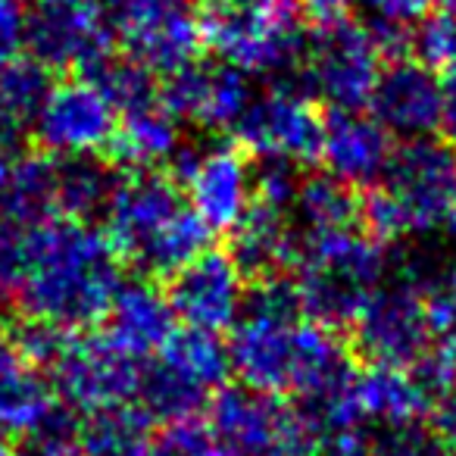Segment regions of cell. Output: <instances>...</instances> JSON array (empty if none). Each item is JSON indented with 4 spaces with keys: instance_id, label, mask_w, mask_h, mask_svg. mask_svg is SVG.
<instances>
[{
    "instance_id": "6da1fadb",
    "label": "cell",
    "mask_w": 456,
    "mask_h": 456,
    "mask_svg": "<svg viewBox=\"0 0 456 456\" xmlns=\"http://www.w3.org/2000/svg\"><path fill=\"white\" fill-rule=\"evenodd\" d=\"M32 273L20 291L22 316L47 319L69 331L103 322L122 285V260L103 228L51 219L32 228Z\"/></svg>"
},
{
    "instance_id": "7a4b0ae2",
    "label": "cell",
    "mask_w": 456,
    "mask_h": 456,
    "mask_svg": "<svg viewBox=\"0 0 456 456\" xmlns=\"http://www.w3.org/2000/svg\"><path fill=\"white\" fill-rule=\"evenodd\" d=\"M203 47L248 76H297L304 60L297 0H219L200 16Z\"/></svg>"
},
{
    "instance_id": "3957f363",
    "label": "cell",
    "mask_w": 456,
    "mask_h": 456,
    "mask_svg": "<svg viewBox=\"0 0 456 456\" xmlns=\"http://www.w3.org/2000/svg\"><path fill=\"white\" fill-rule=\"evenodd\" d=\"M209 428L225 456H319L322 441L275 394L225 385L209 400Z\"/></svg>"
},
{
    "instance_id": "277c9868",
    "label": "cell",
    "mask_w": 456,
    "mask_h": 456,
    "mask_svg": "<svg viewBox=\"0 0 456 456\" xmlns=\"http://www.w3.org/2000/svg\"><path fill=\"white\" fill-rule=\"evenodd\" d=\"M381 76V53L366 26L338 20L316 26L304 47L297 69V85L306 97L331 103L335 110L360 113Z\"/></svg>"
},
{
    "instance_id": "5b68a950",
    "label": "cell",
    "mask_w": 456,
    "mask_h": 456,
    "mask_svg": "<svg viewBox=\"0 0 456 456\" xmlns=\"http://www.w3.org/2000/svg\"><path fill=\"white\" fill-rule=\"evenodd\" d=\"M26 47L51 72L72 69L91 78L116 57V32L103 0H32Z\"/></svg>"
},
{
    "instance_id": "8992f818",
    "label": "cell",
    "mask_w": 456,
    "mask_h": 456,
    "mask_svg": "<svg viewBox=\"0 0 456 456\" xmlns=\"http://www.w3.org/2000/svg\"><path fill=\"white\" fill-rule=\"evenodd\" d=\"M381 178L403 209L410 235L456 232V147L450 141H403Z\"/></svg>"
},
{
    "instance_id": "52a82bcc",
    "label": "cell",
    "mask_w": 456,
    "mask_h": 456,
    "mask_svg": "<svg viewBox=\"0 0 456 456\" xmlns=\"http://www.w3.org/2000/svg\"><path fill=\"white\" fill-rule=\"evenodd\" d=\"M107 13L128 60L153 76H172L203 51L200 16L184 0H110Z\"/></svg>"
},
{
    "instance_id": "ba28073f",
    "label": "cell",
    "mask_w": 456,
    "mask_h": 456,
    "mask_svg": "<svg viewBox=\"0 0 456 456\" xmlns=\"http://www.w3.org/2000/svg\"><path fill=\"white\" fill-rule=\"evenodd\" d=\"M344 341L362 366L410 369L435 344L422 294L403 285L385 291L379 288L360 319L347 329Z\"/></svg>"
},
{
    "instance_id": "9c48e42d",
    "label": "cell",
    "mask_w": 456,
    "mask_h": 456,
    "mask_svg": "<svg viewBox=\"0 0 456 456\" xmlns=\"http://www.w3.org/2000/svg\"><path fill=\"white\" fill-rule=\"evenodd\" d=\"M235 144L250 157H285L297 166H310L322 159L325 113L304 91L279 85L250 101L248 113L235 126Z\"/></svg>"
},
{
    "instance_id": "30bf717a",
    "label": "cell",
    "mask_w": 456,
    "mask_h": 456,
    "mask_svg": "<svg viewBox=\"0 0 456 456\" xmlns=\"http://www.w3.org/2000/svg\"><path fill=\"white\" fill-rule=\"evenodd\" d=\"M141 360L119 350L107 335H76L51 369V391L76 412L122 406L138 394Z\"/></svg>"
},
{
    "instance_id": "8fae6325",
    "label": "cell",
    "mask_w": 456,
    "mask_h": 456,
    "mask_svg": "<svg viewBox=\"0 0 456 456\" xmlns=\"http://www.w3.org/2000/svg\"><path fill=\"white\" fill-rule=\"evenodd\" d=\"M32 126L45 153L76 157V153L107 151L119 122L107 97L91 82L76 78V82L53 85Z\"/></svg>"
},
{
    "instance_id": "7c38bea8",
    "label": "cell",
    "mask_w": 456,
    "mask_h": 456,
    "mask_svg": "<svg viewBox=\"0 0 456 456\" xmlns=\"http://www.w3.org/2000/svg\"><path fill=\"white\" fill-rule=\"evenodd\" d=\"M250 101V76L228 63H191L159 82V107L172 119H191L216 132H235Z\"/></svg>"
},
{
    "instance_id": "4fadbf2b",
    "label": "cell",
    "mask_w": 456,
    "mask_h": 456,
    "mask_svg": "<svg viewBox=\"0 0 456 456\" xmlns=\"http://www.w3.org/2000/svg\"><path fill=\"white\" fill-rule=\"evenodd\" d=\"M182 209L184 191L166 172H122L113 200L103 213V235L110 238L122 266H128L132 256Z\"/></svg>"
},
{
    "instance_id": "5bb4252c",
    "label": "cell",
    "mask_w": 456,
    "mask_h": 456,
    "mask_svg": "<svg viewBox=\"0 0 456 456\" xmlns=\"http://www.w3.org/2000/svg\"><path fill=\"white\" fill-rule=\"evenodd\" d=\"M166 297L175 313L191 329L225 331L238 322L244 300V279L225 250H207L191 266L175 273L166 281Z\"/></svg>"
},
{
    "instance_id": "9a60e30c",
    "label": "cell",
    "mask_w": 456,
    "mask_h": 456,
    "mask_svg": "<svg viewBox=\"0 0 456 456\" xmlns=\"http://www.w3.org/2000/svg\"><path fill=\"white\" fill-rule=\"evenodd\" d=\"M369 107H372V119L387 134H397L403 141L431 138L441 128L444 85L416 60H394L381 66Z\"/></svg>"
},
{
    "instance_id": "2e32d148",
    "label": "cell",
    "mask_w": 456,
    "mask_h": 456,
    "mask_svg": "<svg viewBox=\"0 0 456 456\" xmlns=\"http://www.w3.org/2000/svg\"><path fill=\"white\" fill-rule=\"evenodd\" d=\"M184 191L194 203L191 209L213 232H232L254 200L250 153L241 144L209 147Z\"/></svg>"
},
{
    "instance_id": "e0dca14e",
    "label": "cell",
    "mask_w": 456,
    "mask_h": 456,
    "mask_svg": "<svg viewBox=\"0 0 456 456\" xmlns=\"http://www.w3.org/2000/svg\"><path fill=\"white\" fill-rule=\"evenodd\" d=\"M103 322H107L103 335L116 347L126 350L134 360H147V356L159 354L172 338L175 313H172L169 297L157 281L132 275V279H122Z\"/></svg>"
},
{
    "instance_id": "ac0fdd59",
    "label": "cell",
    "mask_w": 456,
    "mask_h": 456,
    "mask_svg": "<svg viewBox=\"0 0 456 456\" xmlns=\"http://www.w3.org/2000/svg\"><path fill=\"white\" fill-rule=\"evenodd\" d=\"M394 153L391 134L362 113L331 110L325 116V144L322 159L329 172L354 188H366L385 175L387 159Z\"/></svg>"
},
{
    "instance_id": "d6986e66",
    "label": "cell",
    "mask_w": 456,
    "mask_h": 456,
    "mask_svg": "<svg viewBox=\"0 0 456 456\" xmlns=\"http://www.w3.org/2000/svg\"><path fill=\"white\" fill-rule=\"evenodd\" d=\"M297 329V325H294ZM294 329L263 322H235V335L228 341L232 350V372L238 375V385L260 394L285 397L294 387Z\"/></svg>"
},
{
    "instance_id": "ffe728a7",
    "label": "cell",
    "mask_w": 456,
    "mask_h": 456,
    "mask_svg": "<svg viewBox=\"0 0 456 456\" xmlns=\"http://www.w3.org/2000/svg\"><path fill=\"white\" fill-rule=\"evenodd\" d=\"M122 172L103 153L57 157V213L72 222H94L107 213Z\"/></svg>"
},
{
    "instance_id": "44dd1931",
    "label": "cell",
    "mask_w": 456,
    "mask_h": 456,
    "mask_svg": "<svg viewBox=\"0 0 456 456\" xmlns=\"http://www.w3.org/2000/svg\"><path fill=\"white\" fill-rule=\"evenodd\" d=\"M213 228L194 213V209L184 207L178 216H172L157 235L132 256L128 269L141 279L151 281H169L175 273H182L184 266L203 256L213 244Z\"/></svg>"
},
{
    "instance_id": "7402d4cb",
    "label": "cell",
    "mask_w": 456,
    "mask_h": 456,
    "mask_svg": "<svg viewBox=\"0 0 456 456\" xmlns=\"http://www.w3.org/2000/svg\"><path fill=\"white\" fill-rule=\"evenodd\" d=\"M51 403V381L41 379L38 369L16 354L7 329H0V437H22Z\"/></svg>"
},
{
    "instance_id": "603a6c76",
    "label": "cell",
    "mask_w": 456,
    "mask_h": 456,
    "mask_svg": "<svg viewBox=\"0 0 456 456\" xmlns=\"http://www.w3.org/2000/svg\"><path fill=\"white\" fill-rule=\"evenodd\" d=\"M178 144L182 141H178L175 119L163 107H151L141 113L122 116L103 157L119 172H144L169 163Z\"/></svg>"
},
{
    "instance_id": "cb8c5ba5",
    "label": "cell",
    "mask_w": 456,
    "mask_h": 456,
    "mask_svg": "<svg viewBox=\"0 0 456 456\" xmlns=\"http://www.w3.org/2000/svg\"><path fill=\"white\" fill-rule=\"evenodd\" d=\"M57 213V157L22 153L0 188V219L16 225H45Z\"/></svg>"
},
{
    "instance_id": "d4e9b609",
    "label": "cell",
    "mask_w": 456,
    "mask_h": 456,
    "mask_svg": "<svg viewBox=\"0 0 456 456\" xmlns=\"http://www.w3.org/2000/svg\"><path fill=\"white\" fill-rule=\"evenodd\" d=\"M207 387L197 385L191 375H184L182 369H175L169 360L157 356V360L141 362L138 375V410L144 412L151 422L172 425L184 422V419H197L200 410L207 406Z\"/></svg>"
},
{
    "instance_id": "484cf974",
    "label": "cell",
    "mask_w": 456,
    "mask_h": 456,
    "mask_svg": "<svg viewBox=\"0 0 456 456\" xmlns=\"http://www.w3.org/2000/svg\"><path fill=\"white\" fill-rule=\"evenodd\" d=\"M356 400L362 419H375L381 428L422 425L428 412V403L412 385L410 372L394 366H362L356 375Z\"/></svg>"
},
{
    "instance_id": "4316f807",
    "label": "cell",
    "mask_w": 456,
    "mask_h": 456,
    "mask_svg": "<svg viewBox=\"0 0 456 456\" xmlns=\"http://www.w3.org/2000/svg\"><path fill=\"white\" fill-rule=\"evenodd\" d=\"M360 191L335 178L331 172H304L297 200H294L297 228H304L306 235H329V232H344V228H360Z\"/></svg>"
},
{
    "instance_id": "83f0119b",
    "label": "cell",
    "mask_w": 456,
    "mask_h": 456,
    "mask_svg": "<svg viewBox=\"0 0 456 456\" xmlns=\"http://www.w3.org/2000/svg\"><path fill=\"white\" fill-rule=\"evenodd\" d=\"M151 419L134 403L110 406L82 419V456H151Z\"/></svg>"
},
{
    "instance_id": "f1b7e54d",
    "label": "cell",
    "mask_w": 456,
    "mask_h": 456,
    "mask_svg": "<svg viewBox=\"0 0 456 456\" xmlns=\"http://www.w3.org/2000/svg\"><path fill=\"white\" fill-rule=\"evenodd\" d=\"M157 356L169 360L175 369L197 381L207 391H222L232 379V350L228 341L219 331H203V329H175L166 347Z\"/></svg>"
},
{
    "instance_id": "f546056e",
    "label": "cell",
    "mask_w": 456,
    "mask_h": 456,
    "mask_svg": "<svg viewBox=\"0 0 456 456\" xmlns=\"http://www.w3.org/2000/svg\"><path fill=\"white\" fill-rule=\"evenodd\" d=\"M91 82L103 97L110 101V107L122 116H132V113H141V110H151V107H159V82L151 69H144L141 63L134 60H122V57H113L101 66L91 78Z\"/></svg>"
},
{
    "instance_id": "4dcf8cb0",
    "label": "cell",
    "mask_w": 456,
    "mask_h": 456,
    "mask_svg": "<svg viewBox=\"0 0 456 456\" xmlns=\"http://www.w3.org/2000/svg\"><path fill=\"white\" fill-rule=\"evenodd\" d=\"M244 322H263V325H279V329H294L304 322V297H300V285L291 273L269 275V279L250 281L244 288L241 300V316Z\"/></svg>"
},
{
    "instance_id": "1f68e13d",
    "label": "cell",
    "mask_w": 456,
    "mask_h": 456,
    "mask_svg": "<svg viewBox=\"0 0 456 456\" xmlns=\"http://www.w3.org/2000/svg\"><path fill=\"white\" fill-rule=\"evenodd\" d=\"M51 69L38 60H16L0 72V107H7L13 116H20L26 126H32L41 113L47 94H51Z\"/></svg>"
},
{
    "instance_id": "d6a6232c",
    "label": "cell",
    "mask_w": 456,
    "mask_h": 456,
    "mask_svg": "<svg viewBox=\"0 0 456 456\" xmlns=\"http://www.w3.org/2000/svg\"><path fill=\"white\" fill-rule=\"evenodd\" d=\"M82 419L76 410L53 400L47 412L22 435L20 456H82Z\"/></svg>"
},
{
    "instance_id": "836d02e7",
    "label": "cell",
    "mask_w": 456,
    "mask_h": 456,
    "mask_svg": "<svg viewBox=\"0 0 456 456\" xmlns=\"http://www.w3.org/2000/svg\"><path fill=\"white\" fill-rule=\"evenodd\" d=\"M7 335H10V341H13L16 354H20L28 366L47 369V372H51L60 362V356L66 354V347L72 344L76 331L63 329V325H57V322H47V319L22 316L10 325Z\"/></svg>"
},
{
    "instance_id": "e575fe53",
    "label": "cell",
    "mask_w": 456,
    "mask_h": 456,
    "mask_svg": "<svg viewBox=\"0 0 456 456\" xmlns=\"http://www.w3.org/2000/svg\"><path fill=\"white\" fill-rule=\"evenodd\" d=\"M410 53L431 72L456 69V20L450 13H428L410 28Z\"/></svg>"
},
{
    "instance_id": "d590c367",
    "label": "cell",
    "mask_w": 456,
    "mask_h": 456,
    "mask_svg": "<svg viewBox=\"0 0 456 456\" xmlns=\"http://www.w3.org/2000/svg\"><path fill=\"white\" fill-rule=\"evenodd\" d=\"M32 228L0 219V304L20 300V291L32 273Z\"/></svg>"
},
{
    "instance_id": "8d00e7d4",
    "label": "cell",
    "mask_w": 456,
    "mask_h": 456,
    "mask_svg": "<svg viewBox=\"0 0 456 456\" xmlns=\"http://www.w3.org/2000/svg\"><path fill=\"white\" fill-rule=\"evenodd\" d=\"M250 172H254V200L269 203L281 213L294 209L304 182V166L285 157H250Z\"/></svg>"
},
{
    "instance_id": "74e56055",
    "label": "cell",
    "mask_w": 456,
    "mask_h": 456,
    "mask_svg": "<svg viewBox=\"0 0 456 456\" xmlns=\"http://www.w3.org/2000/svg\"><path fill=\"white\" fill-rule=\"evenodd\" d=\"M151 456H225V450L209 425H203L200 419H184L163 425L151 437Z\"/></svg>"
},
{
    "instance_id": "f35d334b",
    "label": "cell",
    "mask_w": 456,
    "mask_h": 456,
    "mask_svg": "<svg viewBox=\"0 0 456 456\" xmlns=\"http://www.w3.org/2000/svg\"><path fill=\"white\" fill-rule=\"evenodd\" d=\"M406 372L428 406L456 394V354L444 341L431 344Z\"/></svg>"
},
{
    "instance_id": "ab89813d",
    "label": "cell",
    "mask_w": 456,
    "mask_h": 456,
    "mask_svg": "<svg viewBox=\"0 0 456 456\" xmlns=\"http://www.w3.org/2000/svg\"><path fill=\"white\" fill-rule=\"evenodd\" d=\"M26 47V7L20 0H0V72L20 60Z\"/></svg>"
},
{
    "instance_id": "60d3db41",
    "label": "cell",
    "mask_w": 456,
    "mask_h": 456,
    "mask_svg": "<svg viewBox=\"0 0 456 456\" xmlns=\"http://www.w3.org/2000/svg\"><path fill=\"white\" fill-rule=\"evenodd\" d=\"M437 0H362V7L375 16V22H391V26H406L425 20Z\"/></svg>"
},
{
    "instance_id": "b9f144b4",
    "label": "cell",
    "mask_w": 456,
    "mask_h": 456,
    "mask_svg": "<svg viewBox=\"0 0 456 456\" xmlns=\"http://www.w3.org/2000/svg\"><path fill=\"white\" fill-rule=\"evenodd\" d=\"M422 425L444 444V447L456 450V394H450V397L431 403L428 412H425Z\"/></svg>"
},
{
    "instance_id": "7bdbcfd3",
    "label": "cell",
    "mask_w": 456,
    "mask_h": 456,
    "mask_svg": "<svg viewBox=\"0 0 456 456\" xmlns=\"http://www.w3.org/2000/svg\"><path fill=\"white\" fill-rule=\"evenodd\" d=\"M26 134H28V126L13 116L7 107H0V153L7 159H20L22 157V147H26Z\"/></svg>"
},
{
    "instance_id": "ee69618b",
    "label": "cell",
    "mask_w": 456,
    "mask_h": 456,
    "mask_svg": "<svg viewBox=\"0 0 456 456\" xmlns=\"http://www.w3.org/2000/svg\"><path fill=\"white\" fill-rule=\"evenodd\" d=\"M354 0H297L300 13L313 20L316 26H329V22L347 20V10Z\"/></svg>"
},
{
    "instance_id": "f6af8a7d",
    "label": "cell",
    "mask_w": 456,
    "mask_h": 456,
    "mask_svg": "<svg viewBox=\"0 0 456 456\" xmlns=\"http://www.w3.org/2000/svg\"><path fill=\"white\" fill-rule=\"evenodd\" d=\"M444 110H441V128L447 132V141L456 147V69L444 78Z\"/></svg>"
},
{
    "instance_id": "bcb514c9",
    "label": "cell",
    "mask_w": 456,
    "mask_h": 456,
    "mask_svg": "<svg viewBox=\"0 0 456 456\" xmlns=\"http://www.w3.org/2000/svg\"><path fill=\"white\" fill-rule=\"evenodd\" d=\"M10 169H13V159H7V157H4V153H0V188H4V184H7Z\"/></svg>"
},
{
    "instance_id": "7dc6e473",
    "label": "cell",
    "mask_w": 456,
    "mask_h": 456,
    "mask_svg": "<svg viewBox=\"0 0 456 456\" xmlns=\"http://www.w3.org/2000/svg\"><path fill=\"white\" fill-rule=\"evenodd\" d=\"M0 456H20V450L13 444H7V437H0Z\"/></svg>"
},
{
    "instance_id": "c3c4849f",
    "label": "cell",
    "mask_w": 456,
    "mask_h": 456,
    "mask_svg": "<svg viewBox=\"0 0 456 456\" xmlns=\"http://www.w3.org/2000/svg\"><path fill=\"white\" fill-rule=\"evenodd\" d=\"M441 4H444V13H450L456 20V0H441Z\"/></svg>"
},
{
    "instance_id": "681fc988",
    "label": "cell",
    "mask_w": 456,
    "mask_h": 456,
    "mask_svg": "<svg viewBox=\"0 0 456 456\" xmlns=\"http://www.w3.org/2000/svg\"><path fill=\"white\" fill-rule=\"evenodd\" d=\"M197 4H203V7H213V4H219V0H197Z\"/></svg>"
},
{
    "instance_id": "f907efd6",
    "label": "cell",
    "mask_w": 456,
    "mask_h": 456,
    "mask_svg": "<svg viewBox=\"0 0 456 456\" xmlns=\"http://www.w3.org/2000/svg\"><path fill=\"white\" fill-rule=\"evenodd\" d=\"M444 344H447V347H450V350H453V354H456V341H444Z\"/></svg>"
}]
</instances>
